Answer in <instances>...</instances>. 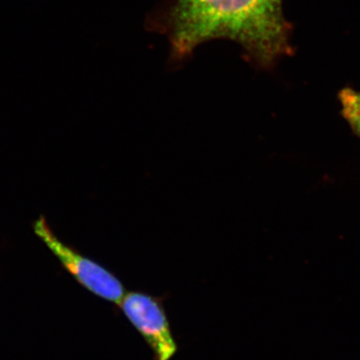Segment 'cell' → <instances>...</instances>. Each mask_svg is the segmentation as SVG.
<instances>
[{
	"label": "cell",
	"instance_id": "cell-1",
	"mask_svg": "<svg viewBox=\"0 0 360 360\" xmlns=\"http://www.w3.org/2000/svg\"><path fill=\"white\" fill-rule=\"evenodd\" d=\"M290 34L283 0H176L170 14V41L179 58L222 39L236 42L251 61L269 68L290 53Z\"/></svg>",
	"mask_w": 360,
	"mask_h": 360
},
{
	"label": "cell",
	"instance_id": "cell-2",
	"mask_svg": "<svg viewBox=\"0 0 360 360\" xmlns=\"http://www.w3.org/2000/svg\"><path fill=\"white\" fill-rule=\"evenodd\" d=\"M33 229L75 281L94 295L120 304L125 295V288L115 274L59 240L44 217L37 220Z\"/></svg>",
	"mask_w": 360,
	"mask_h": 360
},
{
	"label": "cell",
	"instance_id": "cell-3",
	"mask_svg": "<svg viewBox=\"0 0 360 360\" xmlns=\"http://www.w3.org/2000/svg\"><path fill=\"white\" fill-rule=\"evenodd\" d=\"M118 305L153 350L155 360H170L176 354L179 347L160 298L131 291Z\"/></svg>",
	"mask_w": 360,
	"mask_h": 360
},
{
	"label": "cell",
	"instance_id": "cell-4",
	"mask_svg": "<svg viewBox=\"0 0 360 360\" xmlns=\"http://www.w3.org/2000/svg\"><path fill=\"white\" fill-rule=\"evenodd\" d=\"M340 99L345 120L360 136V92L349 89H343L340 92Z\"/></svg>",
	"mask_w": 360,
	"mask_h": 360
}]
</instances>
